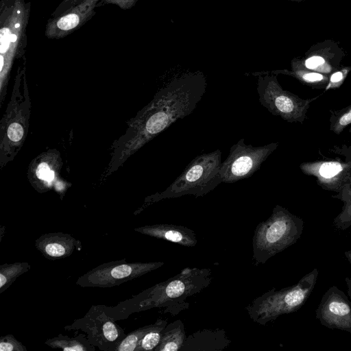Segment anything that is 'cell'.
Segmentation results:
<instances>
[{"label":"cell","mask_w":351,"mask_h":351,"mask_svg":"<svg viewBox=\"0 0 351 351\" xmlns=\"http://www.w3.org/2000/svg\"><path fill=\"white\" fill-rule=\"evenodd\" d=\"M207 82L199 72L183 73L172 79L132 118L125 132L112 145L106 176L116 171L135 152L172 123L189 115L206 91Z\"/></svg>","instance_id":"6da1fadb"},{"label":"cell","mask_w":351,"mask_h":351,"mask_svg":"<svg viewBox=\"0 0 351 351\" xmlns=\"http://www.w3.org/2000/svg\"><path fill=\"white\" fill-rule=\"evenodd\" d=\"M208 268L183 269L179 274L142 291L131 298L113 306L105 305L107 313L115 321L127 319L130 315L154 308H165V313L173 315L186 309L187 298L202 291L212 280Z\"/></svg>","instance_id":"7a4b0ae2"},{"label":"cell","mask_w":351,"mask_h":351,"mask_svg":"<svg viewBox=\"0 0 351 351\" xmlns=\"http://www.w3.org/2000/svg\"><path fill=\"white\" fill-rule=\"evenodd\" d=\"M25 64L19 66L11 97L0 121V168L12 162L27 136L32 103Z\"/></svg>","instance_id":"3957f363"},{"label":"cell","mask_w":351,"mask_h":351,"mask_svg":"<svg viewBox=\"0 0 351 351\" xmlns=\"http://www.w3.org/2000/svg\"><path fill=\"white\" fill-rule=\"evenodd\" d=\"M303 229L302 218L280 205L275 206L271 215L259 223L254 230L252 239L254 264H265L276 254L295 244Z\"/></svg>","instance_id":"277c9868"},{"label":"cell","mask_w":351,"mask_h":351,"mask_svg":"<svg viewBox=\"0 0 351 351\" xmlns=\"http://www.w3.org/2000/svg\"><path fill=\"white\" fill-rule=\"evenodd\" d=\"M30 3L14 0L0 11V107L5 99L14 61L23 57L27 44V27Z\"/></svg>","instance_id":"5b68a950"},{"label":"cell","mask_w":351,"mask_h":351,"mask_svg":"<svg viewBox=\"0 0 351 351\" xmlns=\"http://www.w3.org/2000/svg\"><path fill=\"white\" fill-rule=\"evenodd\" d=\"M221 162L219 149L196 156L165 191L147 197L145 202L152 204L186 195L195 197L206 195L222 183Z\"/></svg>","instance_id":"8992f818"},{"label":"cell","mask_w":351,"mask_h":351,"mask_svg":"<svg viewBox=\"0 0 351 351\" xmlns=\"http://www.w3.org/2000/svg\"><path fill=\"white\" fill-rule=\"evenodd\" d=\"M318 275L319 270L315 268L296 284L280 290L272 288L257 297L245 308L250 318L264 326L280 315L297 311L313 291Z\"/></svg>","instance_id":"52a82bcc"},{"label":"cell","mask_w":351,"mask_h":351,"mask_svg":"<svg viewBox=\"0 0 351 351\" xmlns=\"http://www.w3.org/2000/svg\"><path fill=\"white\" fill-rule=\"evenodd\" d=\"M258 75L257 93L261 104L271 114L281 117L289 123H302L306 118L311 104L318 98L302 99L284 90L279 84L277 75L266 72Z\"/></svg>","instance_id":"ba28073f"},{"label":"cell","mask_w":351,"mask_h":351,"mask_svg":"<svg viewBox=\"0 0 351 351\" xmlns=\"http://www.w3.org/2000/svg\"><path fill=\"white\" fill-rule=\"evenodd\" d=\"M115 322L107 313L105 305H93L83 317L65 328L82 330L88 341L100 350L116 351L127 334Z\"/></svg>","instance_id":"9c48e42d"},{"label":"cell","mask_w":351,"mask_h":351,"mask_svg":"<svg viewBox=\"0 0 351 351\" xmlns=\"http://www.w3.org/2000/svg\"><path fill=\"white\" fill-rule=\"evenodd\" d=\"M164 262L128 263L125 258L102 263L80 276L76 285L82 287H112L132 280L164 265Z\"/></svg>","instance_id":"30bf717a"},{"label":"cell","mask_w":351,"mask_h":351,"mask_svg":"<svg viewBox=\"0 0 351 351\" xmlns=\"http://www.w3.org/2000/svg\"><path fill=\"white\" fill-rule=\"evenodd\" d=\"M278 146V143H271L254 147L246 145L243 138L240 139L230 147L229 155L221 162L222 182L232 184L250 177Z\"/></svg>","instance_id":"8fae6325"},{"label":"cell","mask_w":351,"mask_h":351,"mask_svg":"<svg viewBox=\"0 0 351 351\" xmlns=\"http://www.w3.org/2000/svg\"><path fill=\"white\" fill-rule=\"evenodd\" d=\"M346 56L339 42L328 38L311 45L303 57L293 58L291 64L330 76L342 66Z\"/></svg>","instance_id":"7c38bea8"},{"label":"cell","mask_w":351,"mask_h":351,"mask_svg":"<svg viewBox=\"0 0 351 351\" xmlns=\"http://www.w3.org/2000/svg\"><path fill=\"white\" fill-rule=\"evenodd\" d=\"M316 318L326 328L351 332L350 300L343 291L332 286L322 298Z\"/></svg>","instance_id":"4fadbf2b"},{"label":"cell","mask_w":351,"mask_h":351,"mask_svg":"<svg viewBox=\"0 0 351 351\" xmlns=\"http://www.w3.org/2000/svg\"><path fill=\"white\" fill-rule=\"evenodd\" d=\"M98 1L83 0L60 15L48 20L45 31V36L51 39H60L81 27L95 15V8Z\"/></svg>","instance_id":"5bb4252c"},{"label":"cell","mask_w":351,"mask_h":351,"mask_svg":"<svg viewBox=\"0 0 351 351\" xmlns=\"http://www.w3.org/2000/svg\"><path fill=\"white\" fill-rule=\"evenodd\" d=\"M302 171L313 176L323 189L339 193L348 182L351 169L348 162L326 160L303 162Z\"/></svg>","instance_id":"9a60e30c"},{"label":"cell","mask_w":351,"mask_h":351,"mask_svg":"<svg viewBox=\"0 0 351 351\" xmlns=\"http://www.w3.org/2000/svg\"><path fill=\"white\" fill-rule=\"evenodd\" d=\"M62 163L60 153L55 149L35 158L28 170V178L32 186L40 192L50 189L58 178Z\"/></svg>","instance_id":"2e32d148"},{"label":"cell","mask_w":351,"mask_h":351,"mask_svg":"<svg viewBox=\"0 0 351 351\" xmlns=\"http://www.w3.org/2000/svg\"><path fill=\"white\" fill-rule=\"evenodd\" d=\"M36 248L49 260H58L71 255L82 248V243L69 234L50 232L42 234L35 241Z\"/></svg>","instance_id":"e0dca14e"},{"label":"cell","mask_w":351,"mask_h":351,"mask_svg":"<svg viewBox=\"0 0 351 351\" xmlns=\"http://www.w3.org/2000/svg\"><path fill=\"white\" fill-rule=\"evenodd\" d=\"M134 231L185 247H194L197 243L195 232L183 226L166 223L145 225L134 228Z\"/></svg>","instance_id":"ac0fdd59"},{"label":"cell","mask_w":351,"mask_h":351,"mask_svg":"<svg viewBox=\"0 0 351 351\" xmlns=\"http://www.w3.org/2000/svg\"><path fill=\"white\" fill-rule=\"evenodd\" d=\"M230 343L224 330L204 329L187 337L180 351H221Z\"/></svg>","instance_id":"d6986e66"},{"label":"cell","mask_w":351,"mask_h":351,"mask_svg":"<svg viewBox=\"0 0 351 351\" xmlns=\"http://www.w3.org/2000/svg\"><path fill=\"white\" fill-rule=\"evenodd\" d=\"M186 337L183 322L177 319L165 327L160 343L154 351H180Z\"/></svg>","instance_id":"ffe728a7"},{"label":"cell","mask_w":351,"mask_h":351,"mask_svg":"<svg viewBox=\"0 0 351 351\" xmlns=\"http://www.w3.org/2000/svg\"><path fill=\"white\" fill-rule=\"evenodd\" d=\"M275 75L283 74L293 77L301 83L313 88L325 89L329 76L307 69L291 64V70L280 69L269 72Z\"/></svg>","instance_id":"44dd1931"},{"label":"cell","mask_w":351,"mask_h":351,"mask_svg":"<svg viewBox=\"0 0 351 351\" xmlns=\"http://www.w3.org/2000/svg\"><path fill=\"white\" fill-rule=\"evenodd\" d=\"M45 344L53 349L64 351H94L95 347L88 340L86 335L80 334L75 337L59 334L58 336L48 339Z\"/></svg>","instance_id":"7402d4cb"},{"label":"cell","mask_w":351,"mask_h":351,"mask_svg":"<svg viewBox=\"0 0 351 351\" xmlns=\"http://www.w3.org/2000/svg\"><path fill=\"white\" fill-rule=\"evenodd\" d=\"M31 265L26 262L4 263L0 265V293L8 289L16 278L28 271Z\"/></svg>","instance_id":"603a6c76"},{"label":"cell","mask_w":351,"mask_h":351,"mask_svg":"<svg viewBox=\"0 0 351 351\" xmlns=\"http://www.w3.org/2000/svg\"><path fill=\"white\" fill-rule=\"evenodd\" d=\"M343 202L341 211L334 219L333 226L336 229L345 230L351 226V188L344 186L334 196Z\"/></svg>","instance_id":"cb8c5ba5"},{"label":"cell","mask_w":351,"mask_h":351,"mask_svg":"<svg viewBox=\"0 0 351 351\" xmlns=\"http://www.w3.org/2000/svg\"><path fill=\"white\" fill-rule=\"evenodd\" d=\"M167 320L158 318L139 342L137 351L154 350L158 346Z\"/></svg>","instance_id":"d4e9b609"},{"label":"cell","mask_w":351,"mask_h":351,"mask_svg":"<svg viewBox=\"0 0 351 351\" xmlns=\"http://www.w3.org/2000/svg\"><path fill=\"white\" fill-rule=\"evenodd\" d=\"M329 123L330 130L336 134H340L351 124V104L339 110H330Z\"/></svg>","instance_id":"484cf974"},{"label":"cell","mask_w":351,"mask_h":351,"mask_svg":"<svg viewBox=\"0 0 351 351\" xmlns=\"http://www.w3.org/2000/svg\"><path fill=\"white\" fill-rule=\"evenodd\" d=\"M151 326L152 324L138 328L127 334L119 344L116 351H137L140 341Z\"/></svg>","instance_id":"4316f807"},{"label":"cell","mask_w":351,"mask_h":351,"mask_svg":"<svg viewBox=\"0 0 351 351\" xmlns=\"http://www.w3.org/2000/svg\"><path fill=\"white\" fill-rule=\"evenodd\" d=\"M350 71L351 66H341L329 76L328 83L324 90H328L340 87Z\"/></svg>","instance_id":"83f0119b"},{"label":"cell","mask_w":351,"mask_h":351,"mask_svg":"<svg viewBox=\"0 0 351 351\" xmlns=\"http://www.w3.org/2000/svg\"><path fill=\"white\" fill-rule=\"evenodd\" d=\"M27 348L13 335L8 334L0 337V351H27Z\"/></svg>","instance_id":"f1b7e54d"},{"label":"cell","mask_w":351,"mask_h":351,"mask_svg":"<svg viewBox=\"0 0 351 351\" xmlns=\"http://www.w3.org/2000/svg\"><path fill=\"white\" fill-rule=\"evenodd\" d=\"M138 0H103L106 3H111L120 8L127 10L132 8Z\"/></svg>","instance_id":"f546056e"},{"label":"cell","mask_w":351,"mask_h":351,"mask_svg":"<svg viewBox=\"0 0 351 351\" xmlns=\"http://www.w3.org/2000/svg\"><path fill=\"white\" fill-rule=\"evenodd\" d=\"M14 0H1L0 2V11L9 7L14 3Z\"/></svg>","instance_id":"4dcf8cb0"},{"label":"cell","mask_w":351,"mask_h":351,"mask_svg":"<svg viewBox=\"0 0 351 351\" xmlns=\"http://www.w3.org/2000/svg\"><path fill=\"white\" fill-rule=\"evenodd\" d=\"M345 281H346V283L347 285L348 294V296L350 297V300L351 302V278L346 277L345 278Z\"/></svg>","instance_id":"1f68e13d"},{"label":"cell","mask_w":351,"mask_h":351,"mask_svg":"<svg viewBox=\"0 0 351 351\" xmlns=\"http://www.w3.org/2000/svg\"><path fill=\"white\" fill-rule=\"evenodd\" d=\"M344 255L347 260L351 264V250H347L344 252Z\"/></svg>","instance_id":"d6a6232c"},{"label":"cell","mask_w":351,"mask_h":351,"mask_svg":"<svg viewBox=\"0 0 351 351\" xmlns=\"http://www.w3.org/2000/svg\"><path fill=\"white\" fill-rule=\"evenodd\" d=\"M350 169H351V164H350ZM344 186L351 188V172H350V176L348 182Z\"/></svg>","instance_id":"836d02e7"},{"label":"cell","mask_w":351,"mask_h":351,"mask_svg":"<svg viewBox=\"0 0 351 351\" xmlns=\"http://www.w3.org/2000/svg\"><path fill=\"white\" fill-rule=\"evenodd\" d=\"M287 1H293V2H302V1H304L305 0H287Z\"/></svg>","instance_id":"e575fe53"},{"label":"cell","mask_w":351,"mask_h":351,"mask_svg":"<svg viewBox=\"0 0 351 351\" xmlns=\"http://www.w3.org/2000/svg\"><path fill=\"white\" fill-rule=\"evenodd\" d=\"M349 132L351 134V126L349 128Z\"/></svg>","instance_id":"d590c367"}]
</instances>
